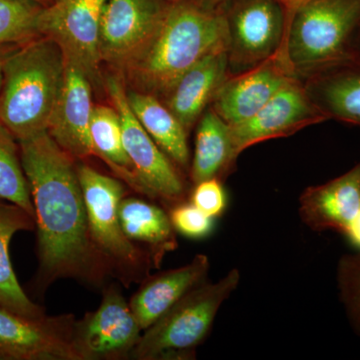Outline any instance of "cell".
<instances>
[{
	"label": "cell",
	"mask_w": 360,
	"mask_h": 360,
	"mask_svg": "<svg viewBox=\"0 0 360 360\" xmlns=\"http://www.w3.org/2000/svg\"><path fill=\"white\" fill-rule=\"evenodd\" d=\"M18 143L37 225V285L68 277L101 286L115 272L90 236L75 158L47 131Z\"/></svg>",
	"instance_id": "cell-1"
},
{
	"label": "cell",
	"mask_w": 360,
	"mask_h": 360,
	"mask_svg": "<svg viewBox=\"0 0 360 360\" xmlns=\"http://www.w3.org/2000/svg\"><path fill=\"white\" fill-rule=\"evenodd\" d=\"M229 44L224 13L180 0L167 4L153 37L120 75L129 89L161 99L189 68L212 52L229 49Z\"/></svg>",
	"instance_id": "cell-2"
},
{
	"label": "cell",
	"mask_w": 360,
	"mask_h": 360,
	"mask_svg": "<svg viewBox=\"0 0 360 360\" xmlns=\"http://www.w3.org/2000/svg\"><path fill=\"white\" fill-rule=\"evenodd\" d=\"M65 65L59 45L44 35L7 49L0 87V122L18 141L47 131Z\"/></svg>",
	"instance_id": "cell-3"
},
{
	"label": "cell",
	"mask_w": 360,
	"mask_h": 360,
	"mask_svg": "<svg viewBox=\"0 0 360 360\" xmlns=\"http://www.w3.org/2000/svg\"><path fill=\"white\" fill-rule=\"evenodd\" d=\"M240 274L231 269L215 283L196 286L146 329L130 359H184L210 333L222 303L238 288Z\"/></svg>",
	"instance_id": "cell-4"
},
{
	"label": "cell",
	"mask_w": 360,
	"mask_h": 360,
	"mask_svg": "<svg viewBox=\"0 0 360 360\" xmlns=\"http://www.w3.org/2000/svg\"><path fill=\"white\" fill-rule=\"evenodd\" d=\"M77 169L94 245L115 276L125 283L146 278L153 264L150 255L134 245L120 221L118 206L124 196V186L85 163H78Z\"/></svg>",
	"instance_id": "cell-5"
},
{
	"label": "cell",
	"mask_w": 360,
	"mask_h": 360,
	"mask_svg": "<svg viewBox=\"0 0 360 360\" xmlns=\"http://www.w3.org/2000/svg\"><path fill=\"white\" fill-rule=\"evenodd\" d=\"M360 22V0H307L286 30L284 56L295 70H309L340 58Z\"/></svg>",
	"instance_id": "cell-6"
},
{
	"label": "cell",
	"mask_w": 360,
	"mask_h": 360,
	"mask_svg": "<svg viewBox=\"0 0 360 360\" xmlns=\"http://www.w3.org/2000/svg\"><path fill=\"white\" fill-rule=\"evenodd\" d=\"M104 85L111 104L120 115L125 151L144 195L179 202L186 191L184 181L172 160L161 150L132 112L124 80L120 75H108Z\"/></svg>",
	"instance_id": "cell-7"
},
{
	"label": "cell",
	"mask_w": 360,
	"mask_h": 360,
	"mask_svg": "<svg viewBox=\"0 0 360 360\" xmlns=\"http://www.w3.org/2000/svg\"><path fill=\"white\" fill-rule=\"evenodd\" d=\"M108 0H53L37 18L39 35L56 42L66 60L86 73L92 84H101L99 32Z\"/></svg>",
	"instance_id": "cell-8"
},
{
	"label": "cell",
	"mask_w": 360,
	"mask_h": 360,
	"mask_svg": "<svg viewBox=\"0 0 360 360\" xmlns=\"http://www.w3.org/2000/svg\"><path fill=\"white\" fill-rule=\"evenodd\" d=\"M142 329L117 286L104 290L98 309L75 321L73 347L79 360H113L129 357Z\"/></svg>",
	"instance_id": "cell-9"
},
{
	"label": "cell",
	"mask_w": 360,
	"mask_h": 360,
	"mask_svg": "<svg viewBox=\"0 0 360 360\" xmlns=\"http://www.w3.org/2000/svg\"><path fill=\"white\" fill-rule=\"evenodd\" d=\"M276 0H245L227 16L229 66L255 68L283 47L288 20Z\"/></svg>",
	"instance_id": "cell-10"
},
{
	"label": "cell",
	"mask_w": 360,
	"mask_h": 360,
	"mask_svg": "<svg viewBox=\"0 0 360 360\" xmlns=\"http://www.w3.org/2000/svg\"><path fill=\"white\" fill-rule=\"evenodd\" d=\"M73 315L25 316L0 307V359L79 360Z\"/></svg>",
	"instance_id": "cell-11"
},
{
	"label": "cell",
	"mask_w": 360,
	"mask_h": 360,
	"mask_svg": "<svg viewBox=\"0 0 360 360\" xmlns=\"http://www.w3.org/2000/svg\"><path fill=\"white\" fill-rule=\"evenodd\" d=\"M328 117L295 78L255 115L229 124L233 155L236 158L255 144L286 136Z\"/></svg>",
	"instance_id": "cell-12"
},
{
	"label": "cell",
	"mask_w": 360,
	"mask_h": 360,
	"mask_svg": "<svg viewBox=\"0 0 360 360\" xmlns=\"http://www.w3.org/2000/svg\"><path fill=\"white\" fill-rule=\"evenodd\" d=\"M165 6L161 0H108L99 32L101 63L122 70L153 37Z\"/></svg>",
	"instance_id": "cell-13"
},
{
	"label": "cell",
	"mask_w": 360,
	"mask_h": 360,
	"mask_svg": "<svg viewBox=\"0 0 360 360\" xmlns=\"http://www.w3.org/2000/svg\"><path fill=\"white\" fill-rule=\"evenodd\" d=\"M295 78V70L281 49L260 65L227 78L213 97L212 108L229 124L243 122Z\"/></svg>",
	"instance_id": "cell-14"
},
{
	"label": "cell",
	"mask_w": 360,
	"mask_h": 360,
	"mask_svg": "<svg viewBox=\"0 0 360 360\" xmlns=\"http://www.w3.org/2000/svg\"><path fill=\"white\" fill-rule=\"evenodd\" d=\"M65 78L54 105L47 132L52 139L75 160L94 155L90 120L92 110V82L82 68L66 60Z\"/></svg>",
	"instance_id": "cell-15"
},
{
	"label": "cell",
	"mask_w": 360,
	"mask_h": 360,
	"mask_svg": "<svg viewBox=\"0 0 360 360\" xmlns=\"http://www.w3.org/2000/svg\"><path fill=\"white\" fill-rule=\"evenodd\" d=\"M300 203L302 219L310 229L343 236L360 213V165L338 179L309 187Z\"/></svg>",
	"instance_id": "cell-16"
},
{
	"label": "cell",
	"mask_w": 360,
	"mask_h": 360,
	"mask_svg": "<svg viewBox=\"0 0 360 360\" xmlns=\"http://www.w3.org/2000/svg\"><path fill=\"white\" fill-rule=\"evenodd\" d=\"M229 49L212 52L189 68L161 98L188 134L229 78Z\"/></svg>",
	"instance_id": "cell-17"
},
{
	"label": "cell",
	"mask_w": 360,
	"mask_h": 360,
	"mask_svg": "<svg viewBox=\"0 0 360 360\" xmlns=\"http://www.w3.org/2000/svg\"><path fill=\"white\" fill-rule=\"evenodd\" d=\"M208 270V257L198 255L184 266L146 279L129 302L142 330L153 326L189 291L203 283Z\"/></svg>",
	"instance_id": "cell-18"
},
{
	"label": "cell",
	"mask_w": 360,
	"mask_h": 360,
	"mask_svg": "<svg viewBox=\"0 0 360 360\" xmlns=\"http://www.w3.org/2000/svg\"><path fill=\"white\" fill-rule=\"evenodd\" d=\"M35 224V219L20 206L0 200V307L25 316L40 319L45 316L44 309L26 295L9 255L14 234L32 231Z\"/></svg>",
	"instance_id": "cell-19"
},
{
	"label": "cell",
	"mask_w": 360,
	"mask_h": 360,
	"mask_svg": "<svg viewBox=\"0 0 360 360\" xmlns=\"http://www.w3.org/2000/svg\"><path fill=\"white\" fill-rule=\"evenodd\" d=\"M127 94L132 112L161 150L180 167H188L187 132L174 113L153 94L127 86Z\"/></svg>",
	"instance_id": "cell-20"
},
{
	"label": "cell",
	"mask_w": 360,
	"mask_h": 360,
	"mask_svg": "<svg viewBox=\"0 0 360 360\" xmlns=\"http://www.w3.org/2000/svg\"><path fill=\"white\" fill-rule=\"evenodd\" d=\"M118 215L125 236L148 245L153 264L160 267L163 257L176 248L174 225L161 208L139 198H123Z\"/></svg>",
	"instance_id": "cell-21"
},
{
	"label": "cell",
	"mask_w": 360,
	"mask_h": 360,
	"mask_svg": "<svg viewBox=\"0 0 360 360\" xmlns=\"http://www.w3.org/2000/svg\"><path fill=\"white\" fill-rule=\"evenodd\" d=\"M236 160L231 127L210 108L198 120L191 179L198 184L206 179H219L231 169Z\"/></svg>",
	"instance_id": "cell-22"
},
{
	"label": "cell",
	"mask_w": 360,
	"mask_h": 360,
	"mask_svg": "<svg viewBox=\"0 0 360 360\" xmlns=\"http://www.w3.org/2000/svg\"><path fill=\"white\" fill-rule=\"evenodd\" d=\"M90 137L94 155L101 158L118 177L137 193L144 194L124 144L120 115L112 106L94 105L90 120Z\"/></svg>",
	"instance_id": "cell-23"
},
{
	"label": "cell",
	"mask_w": 360,
	"mask_h": 360,
	"mask_svg": "<svg viewBox=\"0 0 360 360\" xmlns=\"http://www.w3.org/2000/svg\"><path fill=\"white\" fill-rule=\"evenodd\" d=\"M0 200L20 206L35 219L30 184L20 158V143L0 122Z\"/></svg>",
	"instance_id": "cell-24"
},
{
	"label": "cell",
	"mask_w": 360,
	"mask_h": 360,
	"mask_svg": "<svg viewBox=\"0 0 360 360\" xmlns=\"http://www.w3.org/2000/svg\"><path fill=\"white\" fill-rule=\"evenodd\" d=\"M42 7L30 0H0V47L39 37L37 22Z\"/></svg>",
	"instance_id": "cell-25"
},
{
	"label": "cell",
	"mask_w": 360,
	"mask_h": 360,
	"mask_svg": "<svg viewBox=\"0 0 360 360\" xmlns=\"http://www.w3.org/2000/svg\"><path fill=\"white\" fill-rule=\"evenodd\" d=\"M326 115L360 124V73L340 75L324 84Z\"/></svg>",
	"instance_id": "cell-26"
},
{
	"label": "cell",
	"mask_w": 360,
	"mask_h": 360,
	"mask_svg": "<svg viewBox=\"0 0 360 360\" xmlns=\"http://www.w3.org/2000/svg\"><path fill=\"white\" fill-rule=\"evenodd\" d=\"M338 279L348 319L360 338V253L341 258Z\"/></svg>",
	"instance_id": "cell-27"
},
{
	"label": "cell",
	"mask_w": 360,
	"mask_h": 360,
	"mask_svg": "<svg viewBox=\"0 0 360 360\" xmlns=\"http://www.w3.org/2000/svg\"><path fill=\"white\" fill-rule=\"evenodd\" d=\"M170 220L175 231L186 238H207L213 231V217L201 212L193 203H179L172 213Z\"/></svg>",
	"instance_id": "cell-28"
},
{
	"label": "cell",
	"mask_w": 360,
	"mask_h": 360,
	"mask_svg": "<svg viewBox=\"0 0 360 360\" xmlns=\"http://www.w3.org/2000/svg\"><path fill=\"white\" fill-rule=\"evenodd\" d=\"M191 203L213 219L221 214L226 207V193L219 179H206L195 184Z\"/></svg>",
	"instance_id": "cell-29"
},
{
	"label": "cell",
	"mask_w": 360,
	"mask_h": 360,
	"mask_svg": "<svg viewBox=\"0 0 360 360\" xmlns=\"http://www.w3.org/2000/svg\"><path fill=\"white\" fill-rule=\"evenodd\" d=\"M343 236L347 239L349 245L357 251V253H360V213L359 217Z\"/></svg>",
	"instance_id": "cell-30"
},
{
	"label": "cell",
	"mask_w": 360,
	"mask_h": 360,
	"mask_svg": "<svg viewBox=\"0 0 360 360\" xmlns=\"http://www.w3.org/2000/svg\"><path fill=\"white\" fill-rule=\"evenodd\" d=\"M307 1V0H281L283 6L285 7L286 13H288V16H286V20H288V23H290L293 14H295L296 11H297L298 7L302 6V4Z\"/></svg>",
	"instance_id": "cell-31"
},
{
	"label": "cell",
	"mask_w": 360,
	"mask_h": 360,
	"mask_svg": "<svg viewBox=\"0 0 360 360\" xmlns=\"http://www.w3.org/2000/svg\"><path fill=\"white\" fill-rule=\"evenodd\" d=\"M224 1H227V0H201L200 4L207 8L217 9V6L224 4Z\"/></svg>",
	"instance_id": "cell-32"
},
{
	"label": "cell",
	"mask_w": 360,
	"mask_h": 360,
	"mask_svg": "<svg viewBox=\"0 0 360 360\" xmlns=\"http://www.w3.org/2000/svg\"><path fill=\"white\" fill-rule=\"evenodd\" d=\"M9 46H11V45L0 47V87H1L2 82V65H4V56H6L7 49H8Z\"/></svg>",
	"instance_id": "cell-33"
},
{
	"label": "cell",
	"mask_w": 360,
	"mask_h": 360,
	"mask_svg": "<svg viewBox=\"0 0 360 360\" xmlns=\"http://www.w3.org/2000/svg\"><path fill=\"white\" fill-rule=\"evenodd\" d=\"M30 1L35 2V4H39L42 6H46L51 4L53 0H30Z\"/></svg>",
	"instance_id": "cell-34"
}]
</instances>
